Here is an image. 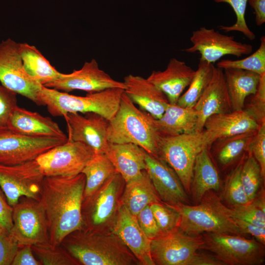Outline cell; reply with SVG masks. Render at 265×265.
Returning a JSON list of instances; mask_svg holds the SVG:
<instances>
[{
  "mask_svg": "<svg viewBox=\"0 0 265 265\" xmlns=\"http://www.w3.org/2000/svg\"><path fill=\"white\" fill-rule=\"evenodd\" d=\"M154 119L149 113L138 108L124 91L118 109L109 122L108 140L113 144H135L158 158L159 135Z\"/></svg>",
  "mask_w": 265,
  "mask_h": 265,
  "instance_id": "cell-3",
  "label": "cell"
},
{
  "mask_svg": "<svg viewBox=\"0 0 265 265\" xmlns=\"http://www.w3.org/2000/svg\"><path fill=\"white\" fill-rule=\"evenodd\" d=\"M199 204H181L174 207L179 212L178 227L184 233L199 236L205 233H218L241 236L244 234L230 218L214 204L207 192Z\"/></svg>",
  "mask_w": 265,
  "mask_h": 265,
  "instance_id": "cell-7",
  "label": "cell"
},
{
  "mask_svg": "<svg viewBox=\"0 0 265 265\" xmlns=\"http://www.w3.org/2000/svg\"><path fill=\"white\" fill-rule=\"evenodd\" d=\"M45 86L67 93L75 90L91 93L108 88H126L123 81L113 79L101 69L95 59L85 62L80 69L71 73H61L57 79Z\"/></svg>",
  "mask_w": 265,
  "mask_h": 265,
  "instance_id": "cell-16",
  "label": "cell"
},
{
  "mask_svg": "<svg viewBox=\"0 0 265 265\" xmlns=\"http://www.w3.org/2000/svg\"><path fill=\"white\" fill-rule=\"evenodd\" d=\"M11 265H42L41 262L35 257L31 245L19 246Z\"/></svg>",
  "mask_w": 265,
  "mask_h": 265,
  "instance_id": "cell-47",
  "label": "cell"
},
{
  "mask_svg": "<svg viewBox=\"0 0 265 265\" xmlns=\"http://www.w3.org/2000/svg\"><path fill=\"white\" fill-rule=\"evenodd\" d=\"M24 68L27 75L38 83L45 86L60 76L58 72L33 45L20 43Z\"/></svg>",
  "mask_w": 265,
  "mask_h": 265,
  "instance_id": "cell-30",
  "label": "cell"
},
{
  "mask_svg": "<svg viewBox=\"0 0 265 265\" xmlns=\"http://www.w3.org/2000/svg\"><path fill=\"white\" fill-rule=\"evenodd\" d=\"M223 72L232 110L243 109L246 98L256 93L261 75L238 69H226Z\"/></svg>",
  "mask_w": 265,
  "mask_h": 265,
  "instance_id": "cell-29",
  "label": "cell"
},
{
  "mask_svg": "<svg viewBox=\"0 0 265 265\" xmlns=\"http://www.w3.org/2000/svg\"><path fill=\"white\" fill-rule=\"evenodd\" d=\"M0 83L37 106H41L38 94L42 85L26 73L21 55L20 43L10 38L0 42Z\"/></svg>",
  "mask_w": 265,
  "mask_h": 265,
  "instance_id": "cell-10",
  "label": "cell"
},
{
  "mask_svg": "<svg viewBox=\"0 0 265 265\" xmlns=\"http://www.w3.org/2000/svg\"><path fill=\"white\" fill-rule=\"evenodd\" d=\"M112 232L121 239L140 265H155L151 256L150 241L136 218L120 206Z\"/></svg>",
  "mask_w": 265,
  "mask_h": 265,
  "instance_id": "cell-20",
  "label": "cell"
},
{
  "mask_svg": "<svg viewBox=\"0 0 265 265\" xmlns=\"http://www.w3.org/2000/svg\"><path fill=\"white\" fill-rule=\"evenodd\" d=\"M13 207L7 202L4 194L0 189V234H10L13 226Z\"/></svg>",
  "mask_w": 265,
  "mask_h": 265,
  "instance_id": "cell-46",
  "label": "cell"
},
{
  "mask_svg": "<svg viewBox=\"0 0 265 265\" xmlns=\"http://www.w3.org/2000/svg\"><path fill=\"white\" fill-rule=\"evenodd\" d=\"M135 217L139 226L149 239L161 234L150 205L142 210Z\"/></svg>",
  "mask_w": 265,
  "mask_h": 265,
  "instance_id": "cell-44",
  "label": "cell"
},
{
  "mask_svg": "<svg viewBox=\"0 0 265 265\" xmlns=\"http://www.w3.org/2000/svg\"><path fill=\"white\" fill-rule=\"evenodd\" d=\"M190 40L192 45L182 51L191 53L197 52L201 55L200 60L212 64L224 56L240 57L253 51L251 44L238 42L234 36L222 34L204 26L193 31Z\"/></svg>",
  "mask_w": 265,
  "mask_h": 265,
  "instance_id": "cell-15",
  "label": "cell"
},
{
  "mask_svg": "<svg viewBox=\"0 0 265 265\" xmlns=\"http://www.w3.org/2000/svg\"><path fill=\"white\" fill-rule=\"evenodd\" d=\"M244 159L242 158L229 174L225 183L223 197L232 206L244 205L250 202L244 190L240 177Z\"/></svg>",
  "mask_w": 265,
  "mask_h": 265,
  "instance_id": "cell-38",
  "label": "cell"
},
{
  "mask_svg": "<svg viewBox=\"0 0 265 265\" xmlns=\"http://www.w3.org/2000/svg\"><path fill=\"white\" fill-rule=\"evenodd\" d=\"M124 91L141 109L159 119L170 104L166 95L147 78L129 74L124 78Z\"/></svg>",
  "mask_w": 265,
  "mask_h": 265,
  "instance_id": "cell-21",
  "label": "cell"
},
{
  "mask_svg": "<svg viewBox=\"0 0 265 265\" xmlns=\"http://www.w3.org/2000/svg\"><path fill=\"white\" fill-rule=\"evenodd\" d=\"M193 108L198 117L196 132L203 131L210 116L232 111L223 69L214 66L211 80Z\"/></svg>",
  "mask_w": 265,
  "mask_h": 265,
  "instance_id": "cell-19",
  "label": "cell"
},
{
  "mask_svg": "<svg viewBox=\"0 0 265 265\" xmlns=\"http://www.w3.org/2000/svg\"><path fill=\"white\" fill-rule=\"evenodd\" d=\"M68 138L89 147L94 154H106L110 143L107 132L109 121L94 112L69 113L64 116Z\"/></svg>",
  "mask_w": 265,
  "mask_h": 265,
  "instance_id": "cell-17",
  "label": "cell"
},
{
  "mask_svg": "<svg viewBox=\"0 0 265 265\" xmlns=\"http://www.w3.org/2000/svg\"><path fill=\"white\" fill-rule=\"evenodd\" d=\"M189 265H225L215 255L197 252L190 261Z\"/></svg>",
  "mask_w": 265,
  "mask_h": 265,
  "instance_id": "cell-49",
  "label": "cell"
},
{
  "mask_svg": "<svg viewBox=\"0 0 265 265\" xmlns=\"http://www.w3.org/2000/svg\"><path fill=\"white\" fill-rule=\"evenodd\" d=\"M34 254L42 265H80L61 244L31 246Z\"/></svg>",
  "mask_w": 265,
  "mask_h": 265,
  "instance_id": "cell-37",
  "label": "cell"
},
{
  "mask_svg": "<svg viewBox=\"0 0 265 265\" xmlns=\"http://www.w3.org/2000/svg\"><path fill=\"white\" fill-rule=\"evenodd\" d=\"M197 119L193 107L169 104L162 115L154 119V125L159 136H171L195 132Z\"/></svg>",
  "mask_w": 265,
  "mask_h": 265,
  "instance_id": "cell-27",
  "label": "cell"
},
{
  "mask_svg": "<svg viewBox=\"0 0 265 265\" xmlns=\"http://www.w3.org/2000/svg\"><path fill=\"white\" fill-rule=\"evenodd\" d=\"M260 125L246 109L214 114L205 121L204 130L212 143L223 137L254 132Z\"/></svg>",
  "mask_w": 265,
  "mask_h": 265,
  "instance_id": "cell-24",
  "label": "cell"
},
{
  "mask_svg": "<svg viewBox=\"0 0 265 265\" xmlns=\"http://www.w3.org/2000/svg\"><path fill=\"white\" fill-rule=\"evenodd\" d=\"M251 98L246 109L259 125L265 123V74L261 75L256 93Z\"/></svg>",
  "mask_w": 265,
  "mask_h": 265,
  "instance_id": "cell-41",
  "label": "cell"
},
{
  "mask_svg": "<svg viewBox=\"0 0 265 265\" xmlns=\"http://www.w3.org/2000/svg\"><path fill=\"white\" fill-rule=\"evenodd\" d=\"M6 127L15 132L28 136L68 139L58 124L50 117L18 106L11 114Z\"/></svg>",
  "mask_w": 265,
  "mask_h": 265,
  "instance_id": "cell-23",
  "label": "cell"
},
{
  "mask_svg": "<svg viewBox=\"0 0 265 265\" xmlns=\"http://www.w3.org/2000/svg\"><path fill=\"white\" fill-rule=\"evenodd\" d=\"M125 184L124 179L116 171L90 197L83 200V227L98 231H112Z\"/></svg>",
  "mask_w": 265,
  "mask_h": 265,
  "instance_id": "cell-6",
  "label": "cell"
},
{
  "mask_svg": "<svg viewBox=\"0 0 265 265\" xmlns=\"http://www.w3.org/2000/svg\"><path fill=\"white\" fill-rule=\"evenodd\" d=\"M16 95L0 83V128L6 127L11 114L18 106Z\"/></svg>",
  "mask_w": 265,
  "mask_h": 265,
  "instance_id": "cell-43",
  "label": "cell"
},
{
  "mask_svg": "<svg viewBox=\"0 0 265 265\" xmlns=\"http://www.w3.org/2000/svg\"><path fill=\"white\" fill-rule=\"evenodd\" d=\"M216 67L223 70L238 69L256 73L260 75L265 74V37L260 39L258 49L249 56L241 59H222L216 63Z\"/></svg>",
  "mask_w": 265,
  "mask_h": 265,
  "instance_id": "cell-35",
  "label": "cell"
},
{
  "mask_svg": "<svg viewBox=\"0 0 265 265\" xmlns=\"http://www.w3.org/2000/svg\"><path fill=\"white\" fill-rule=\"evenodd\" d=\"M209 195L217 208L231 218L244 220L262 228H265V201L262 193L249 203L229 208L225 206L220 198L213 192L209 191Z\"/></svg>",
  "mask_w": 265,
  "mask_h": 265,
  "instance_id": "cell-31",
  "label": "cell"
},
{
  "mask_svg": "<svg viewBox=\"0 0 265 265\" xmlns=\"http://www.w3.org/2000/svg\"><path fill=\"white\" fill-rule=\"evenodd\" d=\"M246 152L253 156L259 164L265 177V123L261 124L251 137Z\"/></svg>",
  "mask_w": 265,
  "mask_h": 265,
  "instance_id": "cell-42",
  "label": "cell"
},
{
  "mask_svg": "<svg viewBox=\"0 0 265 265\" xmlns=\"http://www.w3.org/2000/svg\"><path fill=\"white\" fill-rule=\"evenodd\" d=\"M61 244L80 265H140L112 231H98L82 227L67 235Z\"/></svg>",
  "mask_w": 265,
  "mask_h": 265,
  "instance_id": "cell-2",
  "label": "cell"
},
{
  "mask_svg": "<svg viewBox=\"0 0 265 265\" xmlns=\"http://www.w3.org/2000/svg\"><path fill=\"white\" fill-rule=\"evenodd\" d=\"M12 207L10 234L19 246L50 244L46 215L38 200L21 197Z\"/></svg>",
  "mask_w": 265,
  "mask_h": 265,
  "instance_id": "cell-9",
  "label": "cell"
},
{
  "mask_svg": "<svg viewBox=\"0 0 265 265\" xmlns=\"http://www.w3.org/2000/svg\"><path fill=\"white\" fill-rule=\"evenodd\" d=\"M210 147L205 148L199 153L194 165L190 191L196 204L201 201L207 192L218 191L221 185L220 176L211 157Z\"/></svg>",
  "mask_w": 265,
  "mask_h": 265,
  "instance_id": "cell-26",
  "label": "cell"
},
{
  "mask_svg": "<svg viewBox=\"0 0 265 265\" xmlns=\"http://www.w3.org/2000/svg\"><path fill=\"white\" fill-rule=\"evenodd\" d=\"M94 154L86 145L68 138L35 160L45 176L74 177L81 173Z\"/></svg>",
  "mask_w": 265,
  "mask_h": 265,
  "instance_id": "cell-11",
  "label": "cell"
},
{
  "mask_svg": "<svg viewBox=\"0 0 265 265\" xmlns=\"http://www.w3.org/2000/svg\"><path fill=\"white\" fill-rule=\"evenodd\" d=\"M44 177L35 159L12 165L0 164V187L12 207L23 196L39 200Z\"/></svg>",
  "mask_w": 265,
  "mask_h": 265,
  "instance_id": "cell-12",
  "label": "cell"
},
{
  "mask_svg": "<svg viewBox=\"0 0 265 265\" xmlns=\"http://www.w3.org/2000/svg\"><path fill=\"white\" fill-rule=\"evenodd\" d=\"M215 2H225L229 4L234 10L236 21L231 26L220 25L219 29L225 32L238 31L241 32L250 40L256 38V35L249 28L246 22L245 15L248 0H214Z\"/></svg>",
  "mask_w": 265,
  "mask_h": 265,
  "instance_id": "cell-39",
  "label": "cell"
},
{
  "mask_svg": "<svg viewBox=\"0 0 265 265\" xmlns=\"http://www.w3.org/2000/svg\"><path fill=\"white\" fill-rule=\"evenodd\" d=\"M68 140L22 135L0 128V164L12 165L35 159L41 154Z\"/></svg>",
  "mask_w": 265,
  "mask_h": 265,
  "instance_id": "cell-14",
  "label": "cell"
},
{
  "mask_svg": "<svg viewBox=\"0 0 265 265\" xmlns=\"http://www.w3.org/2000/svg\"><path fill=\"white\" fill-rule=\"evenodd\" d=\"M255 132L220 137L213 141L211 145L219 164L223 168L227 167L246 152Z\"/></svg>",
  "mask_w": 265,
  "mask_h": 265,
  "instance_id": "cell-33",
  "label": "cell"
},
{
  "mask_svg": "<svg viewBox=\"0 0 265 265\" xmlns=\"http://www.w3.org/2000/svg\"><path fill=\"white\" fill-rule=\"evenodd\" d=\"M211 144L205 130L175 136H159L158 158L174 169L186 192H190L196 158L203 149Z\"/></svg>",
  "mask_w": 265,
  "mask_h": 265,
  "instance_id": "cell-5",
  "label": "cell"
},
{
  "mask_svg": "<svg viewBox=\"0 0 265 265\" xmlns=\"http://www.w3.org/2000/svg\"><path fill=\"white\" fill-rule=\"evenodd\" d=\"M124 91L122 88H112L79 96L42 85L38 97L41 106H46L53 116L94 112L110 121L118 109Z\"/></svg>",
  "mask_w": 265,
  "mask_h": 265,
  "instance_id": "cell-4",
  "label": "cell"
},
{
  "mask_svg": "<svg viewBox=\"0 0 265 265\" xmlns=\"http://www.w3.org/2000/svg\"><path fill=\"white\" fill-rule=\"evenodd\" d=\"M204 249L202 236L188 235L177 227L151 239L155 265H189L198 250Z\"/></svg>",
  "mask_w": 265,
  "mask_h": 265,
  "instance_id": "cell-13",
  "label": "cell"
},
{
  "mask_svg": "<svg viewBox=\"0 0 265 265\" xmlns=\"http://www.w3.org/2000/svg\"><path fill=\"white\" fill-rule=\"evenodd\" d=\"M145 153L142 148L132 143H110L105 154L126 183L145 170Z\"/></svg>",
  "mask_w": 265,
  "mask_h": 265,
  "instance_id": "cell-25",
  "label": "cell"
},
{
  "mask_svg": "<svg viewBox=\"0 0 265 265\" xmlns=\"http://www.w3.org/2000/svg\"><path fill=\"white\" fill-rule=\"evenodd\" d=\"M150 207L161 234L178 227L180 216L174 207L162 202L153 203Z\"/></svg>",
  "mask_w": 265,
  "mask_h": 265,
  "instance_id": "cell-40",
  "label": "cell"
},
{
  "mask_svg": "<svg viewBox=\"0 0 265 265\" xmlns=\"http://www.w3.org/2000/svg\"><path fill=\"white\" fill-rule=\"evenodd\" d=\"M214 65L199 60L195 75L187 90L179 97L177 105L184 107H193L207 85L213 74Z\"/></svg>",
  "mask_w": 265,
  "mask_h": 265,
  "instance_id": "cell-34",
  "label": "cell"
},
{
  "mask_svg": "<svg viewBox=\"0 0 265 265\" xmlns=\"http://www.w3.org/2000/svg\"><path fill=\"white\" fill-rule=\"evenodd\" d=\"M84 175L45 176L39 201L45 212L53 246L61 244L71 232L83 226L81 212Z\"/></svg>",
  "mask_w": 265,
  "mask_h": 265,
  "instance_id": "cell-1",
  "label": "cell"
},
{
  "mask_svg": "<svg viewBox=\"0 0 265 265\" xmlns=\"http://www.w3.org/2000/svg\"><path fill=\"white\" fill-rule=\"evenodd\" d=\"M249 5L254 10L255 23L261 26L265 23V0H248Z\"/></svg>",
  "mask_w": 265,
  "mask_h": 265,
  "instance_id": "cell-50",
  "label": "cell"
},
{
  "mask_svg": "<svg viewBox=\"0 0 265 265\" xmlns=\"http://www.w3.org/2000/svg\"><path fill=\"white\" fill-rule=\"evenodd\" d=\"M19 248L18 243L10 234H0V265H11Z\"/></svg>",
  "mask_w": 265,
  "mask_h": 265,
  "instance_id": "cell-45",
  "label": "cell"
},
{
  "mask_svg": "<svg viewBox=\"0 0 265 265\" xmlns=\"http://www.w3.org/2000/svg\"><path fill=\"white\" fill-rule=\"evenodd\" d=\"M244 234L253 236L257 240L263 245L265 244V228H262L240 219L232 218Z\"/></svg>",
  "mask_w": 265,
  "mask_h": 265,
  "instance_id": "cell-48",
  "label": "cell"
},
{
  "mask_svg": "<svg viewBox=\"0 0 265 265\" xmlns=\"http://www.w3.org/2000/svg\"><path fill=\"white\" fill-rule=\"evenodd\" d=\"M195 73L185 62L172 58L165 70L153 71L147 78L166 95L170 104H176Z\"/></svg>",
  "mask_w": 265,
  "mask_h": 265,
  "instance_id": "cell-22",
  "label": "cell"
},
{
  "mask_svg": "<svg viewBox=\"0 0 265 265\" xmlns=\"http://www.w3.org/2000/svg\"><path fill=\"white\" fill-rule=\"evenodd\" d=\"M115 172L105 154H94L81 172L85 177L83 200L90 197Z\"/></svg>",
  "mask_w": 265,
  "mask_h": 265,
  "instance_id": "cell-32",
  "label": "cell"
},
{
  "mask_svg": "<svg viewBox=\"0 0 265 265\" xmlns=\"http://www.w3.org/2000/svg\"><path fill=\"white\" fill-rule=\"evenodd\" d=\"M160 202L145 170L137 177L126 183L121 199V205L135 216L146 206Z\"/></svg>",
  "mask_w": 265,
  "mask_h": 265,
  "instance_id": "cell-28",
  "label": "cell"
},
{
  "mask_svg": "<svg viewBox=\"0 0 265 265\" xmlns=\"http://www.w3.org/2000/svg\"><path fill=\"white\" fill-rule=\"evenodd\" d=\"M202 237L204 249L212 252L225 265H260L264 263L265 248L258 241L218 233H205Z\"/></svg>",
  "mask_w": 265,
  "mask_h": 265,
  "instance_id": "cell-8",
  "label": "cell"
},
{
  "mask_svg": "<svg viewBox=\"0 0 265 265\" xmlns=\"http://www.w3.org/2000/svg\"><path fill=\"white\" fill-rule=\"evenodd\" d=\"M145 170L161 202L173 207L188 204L189 200L180 178L165 161L146 152Z\"/></svg>",
  "mask_w": 265,
  "mask_h": 265,
  "instance_id": "cell-18",
  "label": "cell"
},
{
  "mask_svg": "<svg viewBox=\"0 0 265 265\" xmlns=\"http://www.w3.org/2000/svg\"><path fill=\"white\" fill-rule=\"evenodd\" d=\"M240 177L245 193L251 202L258 195L261 183L265 179L259 164L250 154L243 161Z\"/></svg>",
  "mask_w": 265,
  "mask_h": 265,
  "instance_id": "cell-36",
  "label": "cell"
}]
</instances>
